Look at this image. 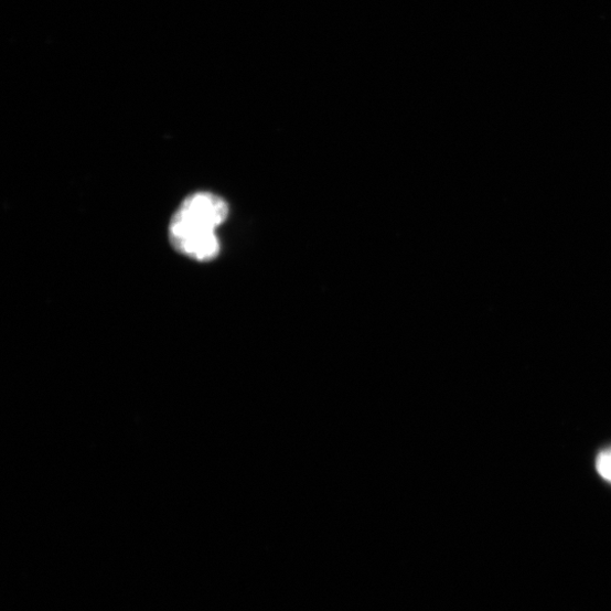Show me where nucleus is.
<instances>
[{
    "instance_id": "obj_1",
    "label": "nucleus",
    "mask_w": 611,
    "mask_h": 611,
    "mask_svg": "<svg viewBox=\"0 0 611 611\" xmlns=\"http://www.w3.org/2000/svg\"><path fill=\"white\" fill-rule=\"evenodd\" d=\"M228 204L207 192L187 197L174 213L169 237L174 249L199 261L214 259L221 251L215 231L228 216Z\"/></svg>"
},
{
    "instance_id": "obj_2",
    "label": "nucleus",
    "mask_w": 611,
    "mask_h": 611,
    "mask_svg": "<svg viewBox=\"0 0 611 611\" xmlns=\"http://www.w3.org/2000/svg\"><path fill=\"white\" fill-rule=\"evenodd\" d=\"M597 470L599 474L611 483V449L604 450L597 458Z\"/></svg>"
}]
</instances>
